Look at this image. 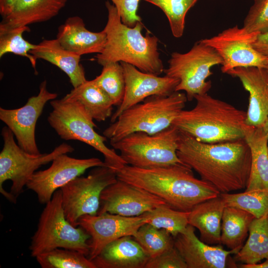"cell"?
<instances>
[{"label": "cell", "instance_id": "22", "mask_svg": "<svg viewBox=\"0 0 268 268\" xmlns=\"http://www.w3.org/2000/svg\"><path fill=\"white\" fill-rule=\"evenodd\" d=\"M30 53L36 59L46 61L63 71L73 88L87 80L80 63L81 57L65 49L56 38L43 40Z\"/></svg>", "mask_w": 268, "mask_h": 268}, {"label": "cell", "instance_id": "4", "mask_svg": "<svg viewBox=\"0 0 268 268\" xmlns=\"http://www.w3.org/2000/svg\"><path fill=\"white\" fill-rule=\"evenodd\" d=\"M195 106L183 110L173 126L196 139L219 143L244 138L246 112L205 93L197 95Z\"/></svg>", "mask_w": 268, "mask_h": 268}, {"label": "cell", "instance_id": "16", "mask_svg": "<svg viewBox=\"0 0 268 268\" xmlns=\"http://www.w3.org/2000/svg\"><path fill=\"white\" fill-rule=\"evenodd\" d=\"M166 205L168 204L155 195L117 179L102 192L97 214L108 212L127 217L138 216Z\"/></svg>", "mask_w": 268, "mask_h": 268}, {"label": "cell", "instance_id": "29", "mask_svg": "<svg viewBox=\"0 0 268 268\" xmlns=\"http://www.w3.org/2000/svg\"><path fill=\"white\" fill-rule=\"evenodd\" d=\"M28 26L12 27L0 23V58L12 53L27 58L36 71L37 59L30 53L36 45L24 39L23 34L30 31Z\"/></svg>", "mask_w": 268, "mask_h": 268}, {"label": "cell", "instance_id": "32", "mask_svg": "<svg viewBox=\"0 0 268 268\" xmlns=\"http://www.w3.org/2000/svg\"><path fill=\"white\" fill-rule=\"evenodd\" d=\"M189 211L174 209L168 205L156 207L142 216L146 223L168 231L174 238L185 230L188 223Z\"/></svg>", "mask_w": 268, "mask_h": 268}, {"label": "cell", "instance_id": "8", "mask_svg": "<svg viewBox=\"0 0 268 268\" xmlns=\"http://www.w3.org/2000/svg\"><path fill=\"white\" fill-rule=\"evenodd\" d=\"M52 111L48 117L50 126L64 140H76L87 144L102 153L106 166L116 172L127 165L114 149L105 142L107 138L97 133L92 118L78 103L63 98L50 101Z\"/></svg>", "mask_w": 268, "mask_h": 268}, {"label": "cell", "instance_id": "2", "mask_svg": "<svg viewBox=\"0 0 268 268\" xmlns=\"http://www.w3.org/2000/svg\"><path fill=\"white\" fill-rule=\"evenodd\" d=\"M192 170L184 164L152 168L126 165L116 175L118 179L155 195L172 208L188 212L220 194L211 184L196 178Z\"/></svg>", "mask_w": 268, "mask_h": 268}, {"label": "cell", "instance_id": "27", "mask_svg": "<svg viewBox=\"0 0 268 268\" xmlns=\"http://www.w3.org/2000/svg\"><path fill=\"white\" fill-rule=\"evenodd\" d=\"M254 218L252 214L243 209L226 206L222 217L221 244L238 253L243 246Z\"/></svg>", "mask_w": 268, "mask_h": 268}, {"label": "cell", "instance_id": "24", "mask_svg": "<svg viewBox=\"0 0 268 268\" xmlns=\"http://www.w3.org/2000/svg\"><path fill=\"white\" fill-rule=\"evenodd\" d=\"M225 203L219 196L196 205L189 211V224L197 228L200 240L208 245L221 244V226Z\"/></svg>", "mask_w": 268, "mask_h": 268}, {"label": "cell", "instance_id": "10", "mask_svg": "<svg viewBox=\"0 0 268 268\" xmlns=\"http://www.w3.org/2000/svg\"><path fill=\"white\" fill-rule=\"evenodd\" d=\"M168 63L165 75L178 79L175 91H184L191 101L209 90L211 82L206 79L212 74L211 68L222 65V60L213 48L200 40L187 53H172Z\"/></svg>", "mask_w": 268, "mask_h": 268}, {"label": "cell", "instance_id": "11", "mask_svg": "<svg viewBox=\"0 0 268 268\" xmlns=\"http://www.w3.org/2000/svg\"><path fill=\"white\" fill-rule=\"evenodd\" d=\"M117 180L116 172L106 166L94 167L86 177L79 176L60 189L67 219L77 227L79 218L96 215L103 190Z\"/></svg>", "mask_w": 268, "mask_h": 268}, {"label": "cell", "instance_id": "14", "mask_svg": "<svg viewBox=\"0 0 268 268\" xmlns=\"http://www.w3.org/2000/svg\"><path fill=\"white\" fill-rule=\"evenodd\" d=\"M47 83L46 80L42 81L38 94L30 97L24 106L14 109L0 108V120L12 132L18 145L31 154L41 153L35 139L36 123L46 104L58 96L48 91Z\"/></svg>", "mask_w": 268, "mask_h": 268}, {"label": "cell", "instance_id": "35", "mask_svg": "<svg viewBox=\"0 0 268 268\" xmlns=\"http://www.w3.org/2000/svg\"><path fill=\"white\" fill-rule=\"evenodd\" d=\"M160 8L167 16L173 35L181 37L184 33L188 11L199 0H143Z\"/></svg>", "mask_w": 268, "mask_h": 268}, {"label": "cell", "instance_id": "40", "mask_svg": "<svg viewBox=\"0 0 268 268\" xmlns=\"http://www.w3.org/2000/svg\"><path fill=\"white\" fill-rule=\"evenodd\" d=\"M18 0H0V14L2 18L7 15Z\"/></svg>", "mask_w": 268, "mask_h": 268}, {"label": "cell", "instance_id": "38", "mask_svg": "<svg viewBox=\"0 0 268 268\" xmlns=\"http://www.w3.org/2000/svg\"><path fill=\"white\" fill-rule=\"evenodd\" d=\"M119 12L122 22L129 27L134 26L137 22H141L138 15L140 0H110Z\"/></svg>", "mask_w": 268, "mask_h": 268}, {"label": "cell", "instance_id": "23", "mask_svg": "<svg viewBox=\"0 0 268 268\" xmlns=\"http://www.w3.org/2000/svg\"><path fill=\"white\" fill-rule=\"evenodd\" d=\"M243 130L251 157L250 175L245 191L268 189V139L264 127L245 124Z\"/></svg>", "mask_w": 268, "mask_h": 268}, {"label": "cell", "instance_id": "41", "mask_svg": "<svg viewBox=\"0 0 268 268\" xmlns=\"http://www.w3.org/2000/svg\"><path fill=\"white\" fill-rule=\"evenodd\" d=\"M242 268H268V259L263 263H257L255 264H244L240 265Z\"/></svg>", "mask_w": 268, "mask_h": 268}, {"label": "cell", "instance_id": "33", "mask_svg": "<svg viewBox=\"0 0 268 268\" xmlns=\"http://www.w3.org/2000/svg\"><path fill=\"white\" fill-rule=\"evenodd\" d=\"M86 256L75 250L56 248L35 258L42 268H96Z\"/></svg>", "mask_w": 268, "mask_h": 268}, {"label": "cell", "instance_id": "19", "mask_svg": "<svg viewBox=\"0 0 268 268\" xmlns=\"http://www.w3.org/2000/svg\"><path fill=\"white\" fill-rule=\"evenodd\" d=\"M227 74L238 78L249 93L245 124L263 126L268 117V71L257 67H240Z\"/></svg>", "mask_w": 268, "mask_h": 268}, {"label": "cell", "instance_id": "43", "mask_svg": "<svg viewBox=\"0 0 268 268\" xmlns=\"http://www.w3.org/2000/svg\"><path fill=\"white\" fill-rule=\"evenodd\" d=\"M266 70L268 71V67L266 69Z\"/></svg>", "mask_w": 268, "mask_h": 268}, {"label": "cell", "instance_id": "3", "mask_svg": "<svg viewBox=\"0 0 268 268\" xmlns=\"http://www.w3.org/2000/svg\"><path fill=\"white\" fill-rule=\"evenodd\" d=\"M108 19L104 28L106 42L103 50L97 54V63L103 66L110 62H125L141 71L159 75L164 66L158 50V39L155 36L141 32L143 26L138 22L134 27L124 24L116 7L105 2Z\"/></svg>", "mask_w": 268, "mask_h": 268}, {"label": "cell", "instance_id": "13", "mask_svg": "<svg viewBox=\"0 0 268 268\" xmlns=\"http://www.w3.org/2000/svg\"><path fill=\"white\" fill-rule=\"evenodd\" d=\"M103 166H106L104 162L98 158L79 159L69 156L67 153L62 154L52 161L48 168L36 171L26 187L36 194L40 203L46 204L57 190L87 169Z\"/></svg>", "mask_w": 268, "mask_h": 268}, {"label": "cell", "instance_id": "12", "mask_svg": "<svg viewBox=\"0 0 268 268\" xmlns=\"http://www.w3.org/2000/svg\"><path fill=\"white\" fill-rule=\"evenodd\" d=\"M259 33L250 32L238 26L224 30L216 35L201 40L213 48L220 55L223 73L236 67H268V56L253 47Z\"/></svg>", "mask_w": 268, "mask_h": 268}, {"label": "cell", "instance_id": "21", "mask_svg": "<svg viewBox=\"0 0 268 268\" xmlns=\"http://www.w3.org/2000/svg\"><path fill=\"white\" fill-rule=\"evenodd\" d=\"M149 257L132 236L107 245L93 260L96 268H145Z\"/></svg>", "mask_w": 268, "mask_h": 268}, {"label": "cell", "instance_id": "25", "mask_svg": "<svg viewBox=\"0 0 268 268\" xmlns=\"http://www.w3.org/2000/svg\"><path fill=\"white\" fill-rule=\"evenodd\" d=\"M67 0H18L2 22L12 27L47 21L57 15Z\"/></svg>", "mask_w": 268, "mask_h": 268}, {"label": "cell", "instance_id": "15", "mask_svg": "<svg viewBox=\"0 0 268 268\" xmlns=\"http://www.w3.org/2000/svg\"><path fill=\"white\" fill-rule=\"evenodd\" d=\"M146 223V219L141 215L127 217L105 212L83 215L78 219L77 225L91 237L88 256L92 261L109 243L124 236H133Z\"/></svg>", "mask_w": 268, "mask_h": 268}, {"label": "cell", "instance_id": "36", "mask_svg": "<svg viewBox=\"0 0 268 268\" xmlns=\"http://www.w3.org/2000/svg\"><path fill=\"white\" fill-rule=\"evenodd\" d=\"M243 27L250 32L268 31V0H254L244 20Z\"/></svg>", "mask_w": 268, "mask_h": 268}, {"label": "cell", "instance_id": "30", "mask_svg": "<svg viewBox=\"0 0 268 268\" xmlns=\"http://www.w3.org/2000/svg\"><path fill=\"white\" fill-rule=\"evenodd\" d=\"M133 237L150 259L174 247V238L168 231L147 223L139 227Z\"/></svg>", "mask_w": 268, "mask_h": 268}, {"label": "cell", "instance_id": "31", "mask_svg": "<svg viewBox=\"0 0 268 268\" xmlns=\"http://www.w3.org/2000/svg\"><path fill=\"white\" fill-rule=\"evenodd\" d=\"M226 206L243 209L259 218L268 213V189L245 191L237 194L220 193Z\"/></svg>", "mask_w": 268, "mask_h": 268}, {"label": "cell", "instance_id": "20", "mask_svg": "<svg viewBox=\"0 0 268 268\" xmlns=\"http://www.w3.org/2000/svg\"><path fill=\"white\" fill-rule=\"evenodd\" d=\"M56 39L66 50L79 56L102 52L106 42L104 30L91 32L78 16L68 17L58 29Z\"/></svg>", "mask_w": 268, "mask_h": 268}, {"label": "cell", "instance_id": "9", "mask_svg": "<svg viewBox=\"0 0 268 268\" xmlns=\"http://www.w3.org/2000/svg\"><path fill=\"white\" fill-rule=\"evenodd\" d=\"M179 133L172 125L155 134L135 132L110 143L127 165L141 168L164 167L184 164L177 154Z\"/></svg>", "mask_w": 268, "mask_h": 268}, {"label": "cell", "instance_id": "18", "mask_svg": "<svg viewBox=\"0 0 268 268\" xmlns=\"http://www.w3.org/2000/svg\"><path fill=\"white\" fill-rule=\"evenodd\" d=\"M174 246L188 268H224L235 250L226 251L220 245L210 246L202 242L195 234V227L189 224L185 230L174 237Z\"/></svg>", "mask_w": 268, "mask_h": 268}, {"label": "cell", "instance_id": "28", "mask_svg": "<svg viewBox=\"0 0 268 268\" xmlns=\"http://www.w3.org/2000/svg\"><path fill=\"white\" fill-rule=\"evenodd\" d=\"M235 255L236 260L244 264H257L268 259V213L253 220L248 240Z\"/></svg>", "mask_w": 268, "mask_h": 268}, {"label": "cell", "instance_id": "6", "mask_svg": "<svg viewBox=\"0 0 268 268\" xmlns=\"http://www.w3.org/2000/svg\"><path fill=\"white\" fill-rule=\"evenodd\" d=\"M1 134L3 146L0 153V192L12 203H16L24 187L39 167L60 154L74 151L70 145L63 143L50 153L31 154L15 141L12 132L7 126L3 127Z\"/></svg>", "mask_w": 268, "mask_h": 268}, {"label": "cell", "instance_id": "7", "mask_svg": "<svg viewBox=\"0 0 268 268\" xmlns=\"http://www.w3.org/2000/svg\"><path fill=\"white\" fill-rule=\"evenodd\" d=\"M45 204L37 230L31 237V256L36 257L56 248L75 250L88 256L91 237L83 228L73 226L67 219L61 189L57 190Z\"/></svg>", "mask_w": 268, "mask_h": 268}, {"label": "cell", "instance_id": "42", "mask_svg": "<svg viewBox=\"0 0 268 268\" xmlns=\"http://www.w3.org/2000/svg\"><path fill=\"white\" fill-rule=\"evenodd\" d=\"M265 132L266 133V134L267 135V139H268V117L265 123L264 124L263 126Z\"/></svg>", "mask_w": 268, "mask_h": 268}, {"label": "cell", "instance_id": "26", "mask_svg": "<svg viewBox=\"0 0 268 268\" xmlns=\"http://www.w3.org/2000/svg\"><path fill=\"white\" fill-rule=\"evenodd\" d=\"M63 98L79 103L93 120L98 122L112 115L113 101L93 79L73 88Z\"/></svg>", "mask_w": 268, "mask_h": 268}, {"label": "cell", "instance_id": "17", "mask_svg": "<svg viewBox=\"0 0 268 268\" xmlns=\"http://www.w3.org/2000/svg\"><path fill=\"white\" fill-rule=\"evenodd\" d=\"M124 70L125 89L121 105L112 114L111 122H114L126 110L152 96H168L175 92L179 83L177 78L163 77L144 72L134 66L120 62Z\"/></svg>", "mask_w": 268, "mask_h": 268}, {"label": "cell", "instance_id": "5", "mask_svg": "<svg viewBox=\"0 0 268 268\" xmlns=\"http://www.w3.org/2000/svg\"><path fill=\"white\" fill-rule=\"evenodd\" d=\"M186 94L175 91L168 96H152L124 111L103 132L110 142L135 132L153 134L170 126L185 106Z\"/></svg>", "mask_w": 268, "mask_h": 268}, {"label": "cell", "instance_id": "34", "mask_svg": "<svg viewBox=\"0 0 268 268\" xmlns=\"http://www.w3.org/2000/svg\"><path fill=\"white\" fill-rule=\"evenodd\" d=\"M100 75L93 80L107 94L114 106L122 102L125 89L123 68L119 62H110L102 66Z\"/></svg>", "mask_w": 268, "mask_h": 268}, {"label": "cell", "instance_id": "1", "mask_svg": "<svg viewBox=\"0 0 268 268\" xmlns=\"http://www.w3.org/2000/svg\"><path fill=\"white\" fill-rule=\"evenodd\" d=\"M179 131L178 157L198 173L201 179L212 185L220 193L246 188L251 157L244 138L207 143Z\"/></svg>", "mask_w": 268, "mask_h": 268}, {"label": "cell", "instance_id": "37", "mask_svg": "<svg viewBox=\"0 0 268 268\" xmlns=\"http://www.w3.org/2000/svg\"><path fill=\"white\" fill-rule=\"evenodd\" d=\"M145 268H188L175 246L153 258L149 259Z\"/></svg>", "mask_w": 268, "mask_h": 268}, {"label": "cell", "instance_id": "39", "mask_svg": "<svg viewBox=\"0 0 268 268\" xmlns=\"http://www.w3.org/2000/svg\"><path fill=\"white\" fill-rule=\"evenodd\" d=\"M253 47L262 54L268 56V31L258 34Z\"/></svg>", "mask_w": 268, "mask_h": 268}]
</instances>
